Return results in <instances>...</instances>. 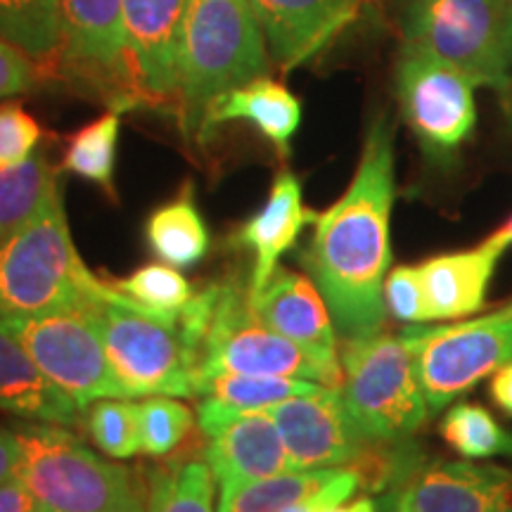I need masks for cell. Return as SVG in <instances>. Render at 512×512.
Instances as JSON below:
<instances>
[{
    "mask_svg": "<svg viewBox=\"0 0 512 512\" xmlns=\"http://www.w3.org/2000/svg\"><path fill=\"white\" fill-rule=\"evenodd\" d=\"M394 126L377 114L363 140L354 181L313 221L302 264L328 302L344 339L384 328V278L392 264L389 219L394 207Z\"/></svg>",
    "mask_w": 512,
    "mask_h": 512,
    "instance_id": "1",
    "label": "cell"
},
{
    "mask_svg": "<svg viewBox=\"0 0 512 512\" xmlns=\"http://www.w3.org/2000/svg\"><path fill=\"white\" fill-rule=\"evenodd\" d=\"M126 299L83 264L69 233L60 183L22 228L0 242V318Z\"/></svg>",
    "mask_w": 512,
    "mask_h": 512,
    "instance_id": "2",
    "label": "cell"
},
{
    "mask_svg": "<svg viewBox=\"0 0 512 512\" xmlns=\"http://www.w3.org/2000/svg\"><path fill=\"white\" fill-rule=\"evenodd\" d=\"M271 53L249 0H190L178 53L176 117L200 140L209 105L230 88L268 76Z\"/></svg>",
    "mask_w": 512,
    "mask_h": 512,
    "instance_id": "3",
    "label": "cell"
},
{
    "mask_svg": "<svg viewBox=\"0 0 512 512\" xmlns=\"http://www.w3.org/2000/svg\"><path fill=\"white\" fill-rule=\"evenodd\" d=\"M22 444L17 477L43 510L133 512L145 503V477L95 456L67 427L31 422L17 430Z\"/></svg>",
    "mask_w": 512,
    "mask_h": 512,
    "instance_id": "4",
    "label": "cell"
},
{
    "mask_svg": "<svg viewBox=\"0 0 512 512\" xmlns=\"http://www.w3.org/2000/svg\"><path fill=\"white\" fill-rule=\"evenodd\" d=\"M342 394L351 422L370 444H403L427 422L430 406L401 335L344 339Z\"/></svg>",
    "mask_w": 512,
    "mask_h": 512,
    "instance_id": "5",
    "label": "cell"
},
{
    "mask_svg": "<svg viewBox=\"0 0 512 512\" xmlns=\"http://www.w3.org/2000/svg\"><path fill=\"white\" fill-rule=\"evenodd\" d=\"M62 50L55 74L112 112L147 110L128 50L124 0H60Z\"/></svg>",
    "mask_w": 512,
    "mask_h": 512,
    "instance_id": "6",
    "label": "cell"
},
{
    "mask_svg": "<svg viewBox=\"0 0 512 512\" xmlns=\"http://www.w3.org/2000/svg\"><path fill=\"white\" fill-rule=\"evenodd\" d=\"M107 356L128 399L197 396L200 356L174 325L152 318L131 297L93 306Z\"/></svg>",
    "mask_w": 512,
    "mask_h": 512,
    "instance_id": "7",
    "label": "cell"
},
{
    "mask_svg": "<svg viewBox=\"0 0 512 512\" xmlns=\"http://www.w3.org/2000/svg\"><path fill=\"white\" fill-rule=\"evenodd\" d=\"M508 0H408L403 10V48L434 55L470 76L477 86H508L505 60Z\"/></svg>",
    "mask_w": 512,
    "mask_h": 512,
    "instance_id": "8",
    "label": "cell"
},
{
    "mask_svg": "<svg viewBox=\"0 0 512 512\" xmlns=\"http://www.w3.org/2000/svg\"><path fill=\"white\" fill-rule=\"evenodd\" d=\"M399 335L413 356L430 413L444 411L512 361V313L503 309L456 325L411 323Z\"/></svg>",
    "mask_w": 512,
    "mask_h": 512,
    "instance_id": "9",
    "label": "cell"
},
{
    "mask_svg": "<svg viewBox=\"0 0 512 512\" xmlns=\"http://www.w3.org/2000/svg\"><path fill=\"white\" fill-rule=\"evenodd\" d=\"M38 368L79 408L100 399H128L114 373L93 306L0 318Z\"/></svg>",
    "mask_w": 512,
    "mask_h": 512,
    "instance_id": "10",
    "label": "cell"
},
{
    "mask_svg": "<svg viewBox=\"0 0 512 512\" xmlns=\"http://www.w3.org/2000/svg\"><path fill=\"white\" fill-rule=\"evenodd\" d=\"M223 373L302 377L339 389V382L316 358L256 318L249 306V285L235 275L221 280L219 304L204 339L197 394L204 382Z\"/></svg>",
    "mask_w": 512,
    "mask_h": 512,
    "instance_id": "11",
    "label": "cell"
},
{
    "mask_svg": "<svg viewBox=\"0 0 512 512\" xmlns=\"http://www.w3.org/2000/svg\"><path fill=\"white\" fill-rule=\"evenodd\" d=\"M477 83L439 57L403 48L396 62L401 117L432 159H451L477 124Z\"/></svg>",
    "mask_w": 512,
    "mask_h": 512,
    "instance_id": "12",
    "label": "cell"
},
{
    "mask_svg": "<svg viewBox=\"0 0 512 512\" xmlns=\"http://www.w3.org/2000/svg\"><path fill=\"white\" fill-rule=\"evenodd\" d=\"M261 411L271 415L297 470L358 467L377 446L356 430L335 387L294 396Z\"/></svg>",
    "mask_w": 512,
    "mask_h": 512,
    "instance_id": "13",
    "label": "cell"
},
{
    "mask_svg": "<svg viewBox=\"0 0 512 512\" xmlns=\"http://www.w3.org/2000/svg\"><path fill=\"white\" fill-rule=\"evenodd\" d=\"M392 512H512V472L475 460H430L392 491Z\"/></svg>",
    "mask_w": 512,
    "mask_h": 512,
    "instance_id": "14",
    "label": "cell"
},
{
    "mask_svg": "<svg viewBox=\"0 0 512 512\" xmlns=\"http://www.w3.org/2000/svg\"><path fill=\"white\" fill-rule=\"evenodd\" d=\"M190 0H124L133 72L147 110L176 114L178 53Z\"/></svg>",
    "mask_w": 512,
    "mask_h": 512,
    "instance_id": "15",
    "label": "cell"
},
{
    "mask_svg": "<svg viewBox=\"0 0 512 512\" xmlns=\"http://www.w3.org/2000/svg\"><path fill=\"white\" fill-rule=\"evenodd\" d=\"M249 306L266 328L299 344L342 384L335 320L311 278L287 268H275L264 292L249 297Z\"/></svg>",
    "mask_w": 512,
    "mask_h": 512,
    "instance_id": "16",
    "label": "cell"
},
{
    "mask_svg": "<svg viewBox=\"0 0 512 512\" xmlns=\"http://www.w3.org/2000/svg\"><path fill=\"white\" fill-rule=\"evenodd\" d=\"M283 72L318 57L358 19L363 0H249Z\"/></svg>",
    "mask_w": 512,
    "mask_h": 512,
    "instance_id": "17",
    "label": "cell"
},
{
    "mask_svg": "<svg viewBox=\"0 0 512 512\" xmlns=\"http://www.w3.org/2000/svg\"><path fill=\"white\" fill-rule=\"evenodd\" d=\"M214 482L226 501L249 482L297 470L271 415L245 411L211 434L204 448Z\"/></svg>",
    "mask_w": 512,
    "mask_h": 512,
    "instance_id": "18",
    "label": "cell"
},
{
    "mask_svg": "<svg viewBox=\"0 0 512 512\" xmlns=\"http://www.w3.org/2000/svg\"><path fill=\"white\" fill-rule=\"evenodd\" d=\"M316 211L304 204V192L299 178L292 171H280L273 178L268 197L252 219L235 230L233 242L254 256L249 297L264 292L273 278L278 259L290 252L302 230L316 221Z\"/></svg>",
    "mask_w": 512,
    "mask_h": 512,
    "instance_id": "19",
    "label": "cell"
},
{
    "mask_svg": "<svg viewBox=\"0 0 512 512\" xmlns=\"http://www.w3.org/2000/svg\"><path fill=\"white\" fill-rule=\"evenodd\" d=\"M505 249V242L489 235L475 249L439 254L422 261L418 271L430 320L463 318L482 311L486 290Z\"/></svg>",
    "mask_w": 512,
    "mask_h": 512,
    "instance_id": "20",
    "label": "cell"
},
{
    "mask_svg": "<svg viewBox=\"0 0 512 512\" xmlns=\"http://www.w3.org/2000/svg\"><path fill=\"white\" fill-rule=\"evenodd\" d=\"M230 121L252 124L280 155L287 157L294 133L302 126V102L280 81L259 76L230 88L211 102L202 121L200 143L214 138V133Z\"/></svg>",
    "mask_w": 512,
    "mask_h": 512,
    "instance_id": "21",
    "label": "cell"
},
{
    "mask_svg": "<svg viewBox=\"0 0 512 512\" xmlns=\"http://www.w3.org/2000/svg\"><path fill=\"white\" fill-rule=\"evenodd\" d=\"M0 411L15 418L72 427L81 408L62 392L0 320Z\"/></svg>",
    "mask_w": 512,
    "mask_h": 512,
    "instance_id": "22",
    "label": "cell"
},
{
    "mask_svg": "<svg viewBox=\"0 0 512 512\" xmlns=\"http://www.w3.org/2000/svg\"><path fill=\"white\" fill-rule=\"evenodd\" d=\"M145 238L152 252L166 264L188 268L209 252V230L195 202V185L183 183L174 200L164 202L145 223Z\"/></svg>",
    "mask_w": 512,
    "mask_h": 512,
    "instance_id": "23",
    "label": "cell"
},
{
    "mask_svg": "<svg viewBox=\"0 0 512 512\" xmlns=\"http://www.w3.org/2000/svg\"><path fill=\"white\" fill-rule=\"evenodd\" d=\"M0 38L53 76L62 50L60 0H0Z\"/></svg>",
    "mask_w": 512,
    "mask_h": 512,
    "instance_id": "24",
    "label": "cell"
},
{
    "mask_svg": "<svg viewBox=\"0 0 512 512\" xmlns=\"http://www.w3.org/2000/svg\"><path fill=\"white\" fill-rule=\"evenodd\" d=\"M147 512H214V475L207 458L174 456L145 472Z\"/></svg>",
    "mask_w": 512,
    "mask_h": 512,
    "instance_id": "25",
    "label": "cell"
},
{
    "mask_svg": "<svg viewBox=\"0 0 512 512\" xmlns=\"http://www.w3.org/2000/svg\"><path fill=\"white\" fill-rule=\"evenodd\" d=\"M55 185V169L38 150L27 162L0 166V242L36 214Z\"/></svg>",
    "mask_w": 512,
    "mask_h": 512,
    "instance_id": "26",
    "label": "cell"
},
{
    "mask_svg": "<svg viewBox=\"0 0 512 512\" xmlns=\"http://www.w3.org/2000/svg\"><path fill=\"white\" fill-rule=\"evenodd\" d=\"M121 114L105 112L69 138L62 157V171L100 185L114 197V166H117Z\"/></svg>",
    "mask_w": 512,
    "mask_h": 512,
    "instance_id": "27",
    "label": "cell"
},
{
    "mask_svg": "<svg viewBox=\"0 0 512 512\" xmlns=\"http://www.w3.org/2000/svg\"><path fill=\"white\" fill-rule=\"evenodd\" d=\"M325 384L302 380V377H278V375H235L223 373L211 377L202 384L200 394L214 399L233 411H261V408L275 406L294 396L313 394Z\"/></svg>",
    "mask_w": 512,
    "mask_h": 512,
    "instance_id": "28",
    "label": "cell"
},
{
    "mask_svg": "<svg viewBox=\"0 0 512 512\" xmlns=\"http://www.w3.org/2000/svg\"><path fill=\"white\" fill-rule=\"evenodd\" d=\"M339 467H313V470H290L283 475L256 479L219 503V512H283L287 505L313 496L330 484Z\"/></svg>",
    "mask_w": 512,
    "mask_h": 512,
    "instance_id": "29",
    "label": "cell"
},
{
    "mask_svg": "<svg viewBox=\"0 0 512 512\" xmlns=\"http://www.w3.org/2000/svg\"><path fill=\"white\" fill-rule=\"evenodd\" d=\"M441 437L463 458L512 456V432L496 422L486 408L456 403L439 425Z\"/></svg>",
    "mask_w": 512,
    "mask_h": 512,
    "instance_id": "30",
    "label": "cell"
},
{
    "mask_svg": "<svg viewBox=\"0 0 512 512\" xmlns=\"http://www.w3.org/2000/svg\"><path fill=\"white\" fill-rule=\"evenodd\" d=\"M114 287L143 306L152 318L174 325V328L178 313L195 294L188 280L176 268L166 264L140 266Z\"/></svg>",
    "mask_w": 512,
    "mask_h": 512,
    "instance_id": "31",
    "label": "cell"
},
{
    "mask_svg": "<svg viewBox=\"0 0 512 512\" xmlns=\"http://www.w3.org/2000/svg\"><path fill=\"white\" fill-rule=\"evenodd\" d=\"M95 446L110 458L126 460L140 453V403L131 399H100L86 415Z\"/></svg>",
    "mask_w": 512,
    "mask_h": 512,
    "instance_id": "32",
    "label": "cell"
},
{
    "mask_svg": "<svg viewBox=\"0 0 512 512\" xmlns=\"http://www.w3.org/2000/svg\"><path fill=\"white\" fill-rule=\"evenodd\" d=\"M192 413L171 396H145L140 403V453L150 458L171 456L188 439Z\"/></svg>",
    "mask_w": 512,
    "mask_h": 512,
    "instance_id": "33",
    "label": "cell"
},
{
    "mask_svg": "<svg viewBox=\"0 0 512 512\" xmlns=\"http://www.w3.org/2000/svg\"><path fill=\"white\" fill-rule=\"evenodd\" d=\"M43 138V128L19 102L0 105V166L27 162Z\"/></svg>",
    "mask_w": 512,
    "mask_h": 512,
    "instance_id": "34",
    "label": "cell"
},
{
    "mask_svg": "<svg viewBox=\"0 0 512 512\" xmlns=\"http://www.w3.org/2000/svg\"><path fill=\"white\" fill-rule=\"evenodd\" d=\"M384 306L403 323H427V304L418 266H396L384 278Z\"/></svg>",
    "mask_w": 512,
    "mask_h": 512,
    "instance_id": "35",
    "label": "cell"
},
{
    "mask_svg": "<svg viewBox=\"0 0 512 512\" xmlns=\"http://www.w3.org/2000/svg\"><path fill=\"white\" fill-rule=\"evenodd\" d=\"M41 69L27 53L0 38V100L22 95L36 86Z\"/></svg>",
    "mask_w": 512,
    "mask_h": 512,
    "instance_id": "36",
    "label": "cell"
},
{
    "mask_svg": "<svg viewBox=\"0 0 512 512\" xmlns=\"http://www.w3.org/2000/svg\"><path fill=\"white\" fill-rule=\"evenodd\" d=\"M361 486V475H358L356 467H339V472L330 484H325L313 496H306L302 501L287 505L283 512H328L339 503H347Z\"/></svg>",
    "mask_w": 512,
    "mask_h": 512,
    "instance_id": "37",
    "label": "cell"
},
{
    "mask_svg": "<svg viewBox=\"0 0 512 512\" xmlns=\"http://www.w3.org/2000/svg\"><path fill=\"white\" fill-rule=\"evenodd\" d=\"M41 505L19 479L0 484V512H38Z\"/></svg>",
    "mask_w": 512,
    "mask_h": 512,
    "instance_id": "38",
    "label": "cell"
},
{
    "mask_svg": "<svg viewBox=\"0 0 512 512\" xmlns=\"http://www.w3.org/2000/svg\"><path fill=\"white\" fill-rule=\"evenodd\" d=\"M19 460H22V444H19L17 432L0 427V484L17 477Z\"/></svg>",
    "mask_w": 512,
    "mask_h": 512,
    "instance_id": "39",
    "label": "cell"
},
{
    "mask_svg": "<svg viewBox=\"0 0 512 512\" xmlns=\"http://www.w3.org/2000/svg\"><path fill=\"white\" fill-rule=\"evenodd\" d=\"M489 396L505 415L512 418V361L498 368L489 384Z\"/></svg>",
    "mask_w": 512,
    "mask_h": 512,
    "instance_id": "40",
    "label": "cell"
},
{
    "mask_svg": "<svg viewBox=\"0 0 512 512\" xmlns=\"http://www.w3.org/2000/svg\"><path fill=\"white\" fill-rule=\"evenodd\" d=\"M328 512H380V505H377L375 498L363 496V498H356V501L339 503V505H335V508H330Z\"/></svg>",
    "mask_w": 512,
    "mask_h": 512,
    "instance_id": "41",
    "label": "cell"
},
{
    "mask_svg": "<svg viewBox=\"0 0 512 512\" xmlns=\"http://www.w3.org/2000/svg\"><path fill=\"white\" fill-rule=\"evenodd\" d=\"M505 60H508V67L512 69V0L505 3Z\"/></svg>",
    "mask_w": 512,
    "mask_h": 512,
    "instance_id": "42",
    "label": "cell"
},
{
    "mask_svg": "<svg viewBox=\"0 0 512 512\" xmlns=\"http://www.w3.org/2000/svg\"><path fill=\"white\" fill-rule=\"evenodd\" d=\"M491 235H494V238H498V240H501V242H505V245H512V216H510V219L508 221H505L503 223V226L501 228H498L496 230V233H491Z\"/></svg>",
    "mask_w": 512,
    "mask_h": 512,
    "instance_id": "43",
    "label": "cell"
},
{
    "mask_svg": "<svg viewBox=\"0 0 512 512\" xmlns=\"http://www.w3.org/2000/svg\"><path fill=\"white\" fill-rule=\"evenodd\" d=\"M501 98H503V105H505V112H508V117L512 119V76L508 81V86L501 91Z\"/></svg>",
    "mask_w": 512,
    "mask_h": 512,
    "instance_id": "44",
    "label": "cell"
},
{
    "mask_svg": "<svg viewBox=\"0 0 512 512\" xmlns=\"http://www.w3.org/2000/svg\"><path fill=\"white\" fill-rule=\"evenodd\" d=\"M133 512H147V498H145V503H140V505H138V508H136V510H133Z\"/></svg>",
    "mask_w": 512,
    "mask_h": 512,
    "instance_id": "45",
    "label": "cell"
},
{
    "mask_svg": "<svg viewBox=\"0 0 512 512\" xmlns=\"http://www.w3.org/2000/svg\"><path fill=\"white\" fill-rule=\"evenodd\" d=\"M503 311H508V313H512V302H510V304H505V306H503Z\"/></svg>",
    "mask_w": 512,
    "mask_h": 512,
    "instance_id": "46",
    "label": "cell"
},
{
    "mask_svg": "<svg viewBox=\"0 0 512 512\" xmlns=\"http://www.w3.org/2000/svg\"><path fill=\"white\" fill-rule=\"evenodd\" d=\"M38 512H50V510H43V508H41V510H38Z\"/></svg>",
    "mask_w": 512,
    "mask_h": 512,
    "instance_id": "47",
    "label": "cell"
}]
</instances>
